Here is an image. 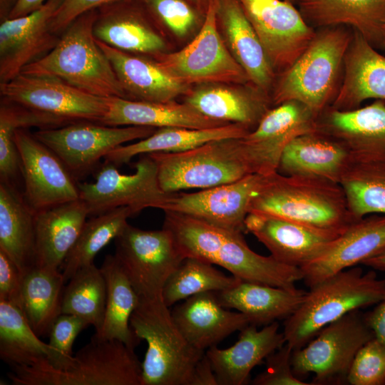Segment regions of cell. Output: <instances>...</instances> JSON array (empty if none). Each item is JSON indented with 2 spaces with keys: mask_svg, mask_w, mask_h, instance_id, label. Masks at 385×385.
I'll return each mask as SVG.
<instances>
[{
  "mask_svg": "<svg viewBox=\"0 0 385 385\" xmlns=\"http://www.w3.org/2000/svg\"><path fill=\"white\" fill-rule=\"evenodd\" d=\"M164 212L163 227L173 234L185 257H193L218 265L243 281L294 289L295 283L303 279L299 267L252 250L241 232L183 214Z\"/></svg>",
  "mask_w": 385,
  "mask_h": 385,
  "instance_id": "cell-1",
  "label": "cell"
},
{
  "mask_svg": "<svg viewBox=\"0 0 385 385\" xmlns=\"http://www.w3.org/2000/svg\"><path fill=\"white\" fill-rule=\"evenodd\" d=\"M130 324L148 344L141 385H217L205 351L183 336L162 296L140 297Z\"/></svg>",
  "mask_w": 385,
  "mask_h": 385,
  "instance_id": "cell-2",
  "label": "cell"
},
{
  "mask_svg": "<svg viewBox=\"0 0 385 385\" xmlns=\"http://www.w3.org/2000/svg\"><path fill=\"white\" fill-rule=\"evenodd\" d=\"M249 212L329 230H343L356 221L339 183L277 171L264 175L251 200Z\"/></svg>",
  "mask_w": 385,
  "mask_h": 385,
  "instance_id": "cell-3",
  "label": "cell"
},
{
  "mask_svg": "<svg viewBox=\"0 0 385 385\" xmlns=\"http://www.w3.org/2000/svg\"><path fill=\"white\" fill-rule=\"evenodd\" d=\"M352 36L353 29L346 26L317 29L302 54L277 76L272 106L297 101L317 117L332 106L342 86L344 56Z\"/></svg>",
  "mask_w": 385,
  "mask_h": 385,
  "instance_id": "cell-4",
  "label": "cell"
},
{
  "mask_svg": "<svg viewBox=\"0 0 385 385\" xmlns=\"http://www.w3.org/2000/svg\"><path fill=\"white\" fill-rule=\"evenodd\" d=\"M97 9L76 18L48 53L21 73L56 78L88 93L127 98L112 65L98 43L93 28Z\"/></svg>",
  "mask_w": 385,
  "mask_h": 385,
  "instance_id": "cell-5",
  "label": "cell"
},
{
  "mask_svg": "<svg viewBox=\"0 0 385 385\" xmlns=\"http://www.w3.org/2000/svg\"><path fill=\"white\" fill-rule=\"evenodd\" d=\"M297 309L285 319L283 334L293 350L350 312L376 304L385 294V279L375 271L352 267L309 287Z\"/></svg>",
  "mask_w": 385,
  "mask_h": 385,
  "instance_id": "cell-6",
  "label": "cell"
},
{
  "mask_svg": "<svg viewBox=\"0 0 385 385\" xmlns=\"http://www.w3.org/2000/svg\"><path fill=\"white\" fill-rule=\"evenodd\" d=\"M142 362L134 349L95 335L74 354L66 369L49 366L11 369L14 385H141Z\"/></svg>",
  "mask_w": 385,
  "mask_h": 385,
  "instance_id": "cell-7",
  "label": "cell"
},
{
  "mask_svg": "<svg viewBox=\"0 0 385 385\" xmlns=\"http://www.w3.org/2000/svg\"><path fill=\"white\" fill-rule=\"evenodd\" d=\"M159 186L167 193L206 189L255 174L241 138H224L176 153H152Z\"/></svg>",
  "mask_w": 385,
  "mask_h": 385,
  "instance_id": "cell-8",
  "label": "cell"
},
{
  "mask_svg": "<svg viewBox=\"0 0 385 385\" xmlns=\"http://www.w3.org/2000/svg\"><path fill=\"white\" fill-rule=\"evenodd\" d=\"M374 337L359 309L349 312L322 329L303 347L293 350L292 365L299 377L314 374L313 385L346 384L358 351Z\"/></svg>",
  "mask_w": 385,
  "mask_h": 385,
  "instance_id": "cell-9",
  "label": "cell"
},
{
  "mask_svg": "<svg viewBox=\"0 0 385 385\" xmlns=\"http://www.w3.org/2000/svg\"><path fill=\"white\" fill-rule=\"evenodd\" d=\"M217 4V0H209L203 25L192 41L178 50L153 58L180 83L191 86L206 83H251L220 33Z\"/></svg>",
  "mask_w": 385,
  "mask_h": 385,
  "instance_id": "cell-10",
  "label": "cell"
},
{
  "mask_svg": "<svg viewBox=\"0 0 385 385\" xmlns=\"http://www.w3.org/2000/svg\"><path fill=\"white\" fill-rule=\"evenodd\" d=\"M114 240V255L139 298L162 296L168 277L185 258L170 231L144 230L128 223Z\"/></svg>",
  "mask_w": 385,
  "mask_h": 385,
  "instance_id": "cell-11",
  "label": "cell"
},
{
  "mask_svg": "<svg viewBox=\"0 0 385 385\" xmlns=\"http://www.w3.org/2000/svg\"><path fill=\"white\" fill-rule=\"evenodd\" d=\"M1 99L55 119L63 125L101 123L108 98L78 89L56 78L21 73L0 83Z\"/></svg>",
  "mask_w": 385,
  "mask_h": 385,
  "instance_id": "cell-12",
  "label": "cell"
},
{
  "mask_svg": "<svg viewBox=\"0 0 385 385\" xmlns=\"http://www.w3.org/2000/svg\"><path fill=\"white\" fill-rule=\"evenodd\" d=\"M156 129L81 121L39 129L33 134L58 156L77 180L92 171L100 160L115 148L128 141L145 138Z\"/></svg>",
  "mask_w": 385,
  "mask_h": 385,
  "instance_id": "cell-13",
  "label": "cell"
},
{
  "mask_svg": "<svg viewBox=\"0 0 385 385\" xmlns=\"http://www.w3.org/2000/svg\"><path fill=\"white\" fill-rule=\"evenodd\" d=\"M134 166L133 173L122 174L115 165L105 163L95 182L78 183L89 216L120 207H130L135 215L148 207L161 209L169 193L159 186L155 161L145 154Z\"/></svg>",
  "mask_w": 385,
  "mask_h": 385,
  "instance_id": "cell-14",
  "label": "cell"
},
{
  "mask_svg": "<svg viewBox=\"0 0 385 385\" xmlns=\"http://www.w3.org/2000/svg\"><path fill=\"white\" fill-rule=\"evenodd\" d=\"M277 76L305 51L316 29L284 0H238Z\"/></svg>",
  "mask_w": 385,
  "mask_h": 385,
  "instance_id": "cell-15",
  "label": "cell"
},
{
  "mask_svg": "<svg viewBox=\"0 0 385 385\" xmlns=\"http://www.w3.org/2000/svg\"><path fill=\"white\" fill-rule=\"evenodd\" d=\"M24 179V197L35 212L80 198L76 180L58 156L27 128L14 132Z\"/></svg>",
  "mask_w": 385,
  "mask_h": 385,
  "instance_id": "cell-16",
  "label": "cell"
},
{
  "mask_svg": "<svg viewBox=\"0 0 385 385\" xmlns=\"http://www.w3.org/2000/svg\"><path fill=\"white\" fill-rule=\"evenodd\" d=\"M96 39L128 53L154 58L173 45L140 0H118L97 9Z\"/></svg>",
  "mask_w": 385,
  "mask_h": 385,
  "instance_id": "cell-17",
  "label": "cell"
},
{
  "mask_svg": "<svg viewBox=\"0 0 385 385\" xmlns=\"http://www.w3.org/2000/svg\"><path fill=\"white\" fill-rule=\"evenodd\" d=\"M317 117L304 104L288 101L272 107L257 125L241 138L254 173L277 171L281 156L295 138L317 130Z\"/></svg>",
  "mask_w": 385,
  "mask_h": 385,
  "instance_id": "cell-18",
  "label": "cell"
},
{
  "mask_svg": "<svg viewBox=\"0 0 385 385\" xmlns=\"http://www.w3.org/2000/svg\"><path fill=\"white\" fill-rule=\"evenodd\" d=\"M264 175H248L237 181L196 192L169 193L161 209L204 220L229 230L245 232L251 200Z\"/></svg>",
  "mask_w": 385,
  "mask_h": 385,
  "instance_id": "cell-19",
  "label": "cell"
},
{
  "mask_svg": "<svg viewBox=\"0 0 385 385\" xmlns=\"http://www.w3.org/2000/svg\"><path fill=\"white\" fill-rule=\"evenodd\" d=\"M63 1L48 0L29 14L1 21L0 83L14 78L55 47L61 35L52 31L51 22Z\"/></svg>",
  "mask_w": 385,
  "mask_h": 385,
  "instance_id": "cell-20",
  "label": "cell"
},
{
  "mask_svg": "<svg viewBox=\"0 0 385 385\" xmlns=\"http://www.w3.org/2000/svg\"><path fill=\"white\" fill-rule=\"evenodd\" d=\"M245 229L275 260L299 268L320 256L344 230L319 228L257 212L247 214Z\"/></svg>",
  "mask_w": 385,
  "mask_h": 385,
  "instance_id": "cell-21",
  "label": "cell"
},
{
  "mask_svg": "<svg viewBox=\"0 0 385 385\" xmlns=\"http://www.w3.org/2000/svg\"><path fill=\"white\" fill-rule=\"evenodd\" d=\"M317 130L342 143L353 162L385 163V100L349 111L329 106Z\"/></svg>",
  "mask_w": 385,
  "mask_h": 385,
  "instance_id": "cell-22",
  "label": "cell"
},
{
  "mask_svg": "<svg viewBox=\"0 0 385 385\" xmlns=\"http://www.w3.org/2000/svg\"><path fill=\"white\" fill-rule=\"evenodd\" d=\"M385 249V215L373 214L349 225L317 258L301 267L309 287L362 264Z\"/></svg>",
  "mask_w": 385,
  "mask_h": 385,
  "instance_id": "cell-23",
  "label": "cell"
},
{
  "mask_svg": "<svg viewBox=\"0 0 385 385\" xmlns=\"http://www.w3.org/2000/svg\"><path fill=\"white\" fill-rule=\"evenodd\" d=\"M182 102L201 114L250 131L272 106L271 97L252 83H206L192 86Z\"/></svg>",
  "mask_w": 385,
  "mask_h": 385,
  "instance_id": "cell-24",
  "label": "cell"
},
{
  "mask_svg": "<svg viewBox=\"0 0 385 385\" xmlns=\"http://www.w3.org/2000/svg\"><path fill=\"white\" fill-rule=\"evenodd\" d=\"M217 23L227 49L250 82L271 97L277 74L240 1L217 0Z\"/></svg>",
  "mask_w": 385,
  "mask_h": 385,
  "instance_id": "cell-25",
  "label": "cell"
},
{
  "mask_svg": "<svg viewBox=\"0 0 385 385\" xmlns=\"http://www.w3.org/2000/svg\"><path fill=\"white\" fill-rule=\"evenodd\" d=\"M257 327L249 324L240 330L237 341L228 348L214 346L205 351L217 385L247 384L252 370L286 343L283 332H279L277 322L260 330Z\"/></svg>",
  "mask_w": 385,
  "mask_h": 385,
  "instance_id": "cell-26",
  "label": "cell"
},
{
  "mask_svg": "<svg viewBox=\"0 0 385 385\" xmlns=\"http://www.w3.org/2000/svg\"><path fill=\"white\" fill-rule=\"evenodd\" d=\"M171 313L186 339L194 347L204 351L250 324L244 314L231 312L223 307L213 292L197 294L185 299Z\"/></svg>",
  "mask_w": 385,
  "mask_h": 385,
  "instance_id": "cell-27",
  "label": "cell"
},
{
  "mask_svg": "<svg viewBox=\"0 0 385 385\" xmlns=\"http://www.w3.org/2000/svg\"><path fill=\"white\" fill-rule=\"evenodd\" d=\"M97 41L108 58L127 99L169 102L182 98L190 89L191 86L174 79L154 58Z\"/></svg>",
  "mask_w": 385,
  "mask_h": 385,
  "instance_id": "cell-28",
  "label": "cell"
},
{
  "mask_svg": "<svg viewBox=\"0 0 385 385\" xmlns=\"http://www.w3.org/2000/svg\"><path fill=\"white\" fill-rule=\"evenodd\" d=\"M296 4L312 28L349 26L374 48L385 51V0H297Z\"/></svg>",
  "mask_w": 385,
  "mask_h": 385,
  "instance_id": "cell-29",
  "label": "cell"
},
{
  "mask_svg": "<svg viewBox=\"0 0 385 385\" xmlns=\"http://www.w3.org/2000/svg\"><path fill=\"white\" fill-rule=\"evenodd\" d=\"M368 99L385 100V56L353 29L344 56L342 86L330 106L353 110Z\"/></svg>",
  "mask_w": 385,
  "mask_h": 385,
  "instance_id": "cell-30",
  "label": "cell"
},
{
  "mask_svg": "<svg viewBox=\"0 0 385 385\" xmlns=\"http://www.w3.org/2000/svg\"><path fill=\"white\" fill-rule=\"evenodd\" d=\"M88 216L81 198L35 212V266L59 270Z\"/></svg>",
  "mask_w": 385,
  "mask_h": 385,
  "instance_id": "cell-31",
  "label": "cell"
},
{
  "mask_svg": "<svg viewBox=\"0 0 385 385\" xmlns=\"http://www.w3.org/2000/svg\"><path fill=\"white\" fill-rule=\"evenodd\" d=\"M345 146L317 130L293 139L281 156L277 172L318 177L339 183L352 163Z\"/></svg>",
  "mask_w": 385,
  "mask_h": 385,
  "instance_id": "cell-32",
  "label": "cell"
},
{
  "mask_svg": "<svg viewBox=\"0 0 385 385\" xmlns=\"http://www.w3.org/2000/svg\"><path fill=\"white\" fill-rule=\"evenodd\" d=\"M108 111L100 123L110 126L209 128L227 123L208 118L183 102H151L120 97L108 98Z\"/></svg>",
  "mask_w": 385,
  "mask_h": 385,
  "instance_id": "cell-33",
  "label": "cell"
},
{
  "mask_svg": "<svg viewBox=\"0 0 385 385\" xmlns=\"http://www.w3.org/2000/svg\"><path fill=\"white\" fill-rule=\"evenodd\" d=\"M306 293L297 287L287 289L243 280L215 292L223 307L237 309L256 326L287 319L300 306Z\"/></svg>",
  "mask_w": 385,
  "mask_h": 385,
  "instance_id": "cell-34",
  "label": "cell"
},
{
  "mask_svg": "<svg viewBox=\"0 0 385 385\" xmlns=\"http://www.w3.org/2000/svg\"><path fill=\"white\" fill-rule=\"evenodd\" d=\"M0 357L11 369L49 366L61 370L58 352L42 342L23 312L15 304L0 299Z\"/></svg>",
  "mask_w": 385,
  "mask_h": 385,
  "instance_id": "cell-35",
  "label": "cell"
},
{
  "mask_svg": "<svg viewBox=\"0 0 385 385\" xmlns=\"http://www.w3.org/2000/svg\"><path fill=\"white\" fill-rule=\"evenodd\" d=\"M250 131L247 127L237 123L200 129L174 126L159 128L145 138L115 148L105 156V163L119 167L128 163L136 155L189 150L212 140L242 138Z\"/></svg>",
  "mask_w": 385,
  "mask_h": 385,
  "instance_id": "cell-36",
  "label": "cell"
},
{
  "mask_svg": "<svg viewBox=\"0 0 385 385\" xmlns=\"http://www.w3.org/2000/svg\"><path fill=\"white\" fill-rule=\"evenodd\" d=\"M34 217L16 186L0 182V249L24 274L35 267Z\"/></svg>",
  "mask_w": 385,
  "mask_h": 385,
  "instance_id": "cell-37",
  "label": "cell"
},
{
  "mask_svg": "<svg viewBox=\"0 0 385 385\" xmlns=\"http://www.w3.org/2000/svg\"><path fill=\"white\" fill-rule=\"evenodd\" d=\"M100 268L106 281V304L102 328L94 335L135 349L140 339L131 329L130 319L140 298L115 255L106 256Z\"/></svg>",
  "mask_w": 385,
  "mask_h": 385,
  "instance_id": "cell-38",
  "label": "cell"
},
{
  "mask_svg": "<svg viewBox=\"0 0 385 385\" xmlns=\"http://www.w3.org/2000/svg\"><path fill=\"white\" fill-rule=\"evenodd\" d=\"M64 283L59 270L35 266L24 274L21 309L38 337L48 335L53 321L61 314Z\"/></svg>",
  "mask_w": 385,
  "mask_h": 385,
  "instance_id": "cell-39",
  "label": "cell"
},
{
  "mask_svg": "<svg viewBox=\"0 0 385 385\" xmlns=\"http://www.w3.org/2000/svg\"><path fill=\"white\" fill-rule=\"evenodd\" d=\"M135 215L129 207H120L93 216L86 220L80 235L62 266L64 282L81 267L91 265L99 251L120 234Z\"/></svg>",
  "mask_w": 385,
  "mask_h": 385,
  "instance_id": "cell-40",
  "label": "cell"
},
{
  "mask_svg": "<svg viewBox=\"0 0 385 385\" xmlns=\"http://www.w3.org/2000/svg\"><path fill=\"white\" fill-rule=\"evenodd\" d=\"M106 304L105 278L101 268L92 263L79 269L68 280L63 292L61 314L81 318L98 333L103 324Z\"/></svg>",
  "mask_w": 385,
  "mask_h": 385,
  "instance_id": "cell-41",
  "label": "cell"
},
{
  "mask_svg": "<svg viewBox=\"0 0 385 385\" xmlns=\"http://www.w3.org/2000/svg\"><path fill=\"white\" fill-rule=\"evenodd\" d=\"M339 184L355 220L385 215V163L352 162Z\"/></svg>",
  "mask_w": 385,
  "mask_h": 385,
  "instance_id": "cell-42",
  "label": "cell"
},
{
  "mask_svg": "<svg viewBox=\"0 0 385 385\" xmlns=\"http://www.w3.org/2000/svg\"><path fill=\"white\" fill-rule=\"evenodd\" d=\"M240 280L233 275H226L210 262L186 257L168 277L162 297L170 307L197 294L229 289Z\"/></svg>",
  "mask_w": 385,
  "mask_h": 385,
  "instance_id": "cell-43",
  "label": "cell"
},
{
  "mask_svg": "<svg viewBox=\"0 0 385 385\" xmlns=\"http://www.w3.org/2000/svg\"><path fill=\"white\" fill-rule=\"evenodd\" d=\"M170 42L183 47L198 34L206 12L190 0H140Z\"/></svg>",
  "mask_w": 385,
  "mask_h": 385,
  "instance_id": "cell-44",
  "label": "cell"
},
{
  "mask_svg": "<svg viewBox=\"0 0 385 385\" xmlns=\"http://www.w3.org/2000/svg\"><path fill=\"white\" fill-rule=\"evenodd\" d=\"M41 126L39 118L32 111L1 99L0 106V182L16 185L21 175L19 153L14 140L17 128Z\"/></svg>",
  "mask_w": 385,
  "mask_h": 385,
  "instance_id": "cell-45",
  "label": "cell"
},
{
  "mask_svg": "<svg viewBox=\"0 0 385 385\" xmlns=\"http://www.w3.org/2000/svg\"><path fill=\"white\" fill-rule=\"evenodd\" d=\"M346 384L385 385V345L375 337L356 353L349 371Z\"/></svg>",
  "mask_w": 385,
  "mask_h": 385,
  "instance_id": "cell-46",
  "label": "cell"
},
{
  "mask_svg": "<svg viewBox=\"0 0 385 385\" xmlns=\"http://www.w3.org/2000/svg\"><path fill=\"white\" fill-rule=\"evenodd\" d=\"M88 326V324L81 318L68 314H61L53 321L48 334V344L60 356L62 363L61 370L67 369L72 363L74 341Z\"/></svg>",
  "mask_w": 385,
  "mask_h": 385,
  "instance_id": "cell-47",
  "label": "cell"
},
{
  "mask_svg": "<svg viewBox=\"0 0 385 385\" xmlns=\"http://www.w3.org/2000/svg\"><path fill=\"white\" fill-rule=\"evenodd\" d=\"M293 349L285 343L266 358L265 370L252 381L254 385H309L297 377L292 369Z\"/></svg>",
  "mask_w": 385,
  "mask_h": 385,
  "instance_id": "cell-48",
  "label": "cell"
},
{
  "mask_svg": "<svg viewBox=\"0 0 385 385\" xmlns=\"http://www.w3.org/2000/svg\"><path fill=\"white\" fill-rule=\"evenodd\" d=\"M24 274L11 258L0 249V299L21 309Z\"/></svg>",
  "mask_w": 385,
  "mask_h": 385,
  "instance_id": "cell-49",
  "label": "cell"
},
{
  "mask_svg": "<svg viewBox=\"0 0 385 385\" xmlns=\"http://www.w3.org/2000/svg\"><path fill=\"white\" fill-rule=\"evenodd\" d=\"M115 1L118 0H63L53 16L51 29L61 35L79 16Z\"/></svg>",
  "mask_w": 385,
  "mask_h": 385,
  "instance_id": "cell-50",
  "label": "cell"
},
{
  "mask_svg": "<svg viewBox=\"0 0 385 385\" xmlns=\"http://www.w3.org/2000/svg\"><path fill=\"white\" fill-rule=\"evenodd\" d=\"M364 319L374 337L385 345V294L372 310L364 313Z\"/></svg>",
  "mask_w": 385,
  "mask_h": 385,
  "instance_id": "cell-51",
  "label": "cell"
},
{
  "mask_svg": "<svg viewBox=\"0 0 385 385\" xmlns=\"http://www.w3.org/2000/svg\"><path fill=\"white\" fill-rule=\"evenodd\" d=\"M48 0H17L8 19L26 16L41 7Z\"/></svg>",
  "mask_w": 385,
  "mask_h": 385,
  "instance_id": "cell-52",
  "label": "cell"
},
{
  "mask_svg": "<svg viewBox=\"0 0 385 385\" xmlns=\"http://www.w3.org/2000/svg\"><path fill=\"white\" fill-rule=\"evenodd\" d=\"M362 264L376 270L385 271V249L366 260Z\"/></svg>",
  "mask_w": 385,
  "mask_h": 385,
  "instance_id": "cell-53",
  "label": "cell"
},
{
  "mask_svg": "<svg viewBox=\"0 0 385 385\" xmlns=\"http://www.w3.org/2000/svg\"><path fill=\"white\" fill-rule=\"evenodd\" d=\"M191 2L197 5L201 10L206 12L209 0H190Z\"/></svg>",
  "mask_w": 385,
  "mask_h": 385,
  "instance_id": "cell-54",
  "label": "cell"
},
{
  "mask_svg": "<svg viewBox=\"0 0 385 385\" xmlns=\"http://www.w3.org/2000/svg\"><path fill=\"white\" fill-rule=\"evenodd\" d=\"M287 1L292 4H296L297 0H284Z\"/></svg>",
  "mask_w": 385,
  "mask_h": 385,
  "instance_id": "cell-55",
  "label": "cell"
},
{
  "mask_svg": "<svg viewBox=\"0 0 385 385\" xmlns=\"http://www.w3.org/2000/svg\"><path fill=\"white\" fill-rule=\"evenodd\" d=\"M384 34H385V26H384Z\"/></svg>",
  "mask_w": 385,
  "mask_h": 385,
  "instance_id": "cell-56",
  "label": "cell"
}]
</instances>
